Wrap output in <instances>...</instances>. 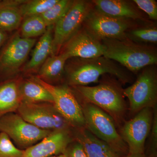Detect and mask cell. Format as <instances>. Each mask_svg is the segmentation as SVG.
I'll return each instance as SVG.
<instances>
[{
	"label": "cell",
	"mask_w": 157,
	"mask_h": 157,
	"mask_svg": "<svg viewBox=\"0 0 157 157\" xmlns=\"http://www.w3.org/2000/svg\"><path fill=\"white\" fill-rule=\"evenodd\" d=\"M131 72L104 56L90 59H68L65 66V75L68 84L73 86H84L97 82L101 76L110 74L121 82L132 81Z\"/></svg>",
	"instance_id": "obj_1"
},
{
	"label": "cell",
	"mask_w": 157,
	"mask_h": 157,
	"mask_svg": "<svg viewBox=\"0 0 157 157\" xmlns=\"http://www.w3.org/2000/svg\"><path fill=\"white\" fill-rule=\"evenodd\" d=\"M101 41L104 47L103 56L117 62L131 73L157 65V50L152 46L133 42L128 38Z\"/></svg>",
	"instance_id": "obj_2"
},
{
	"label": "cell",
	"mask_w": 157,
	"mask_h": 157,
	"mask_svg": "<svg viewBox=\"0 0 157 157\" xmlns=\"http://www.w3.org/2000/svg\"><path fill=\"white\" fill-rule=\"evenodd\" d=\"M85 102L95 105L108 113L115 123L122 122L126 104L123 90L112 82H104L96 86H73Z\"/></svg>",
	"instance_id": "obj_3"
},
{
	"label": "cell",
	"mask_w": 157,
	"mask_h": 157,
	"mask_svg": "<svg viewBox=\"0 0 157 157\" xmlns=\"http://www.w3.org/2000/svg\"><path fill=\"white\" fill-rule=\"evenodd\" d=\"M82 108L85 127L107 144L118 154L122 157L126 156L128 154V146L117 132L113 118L101 108L88 102L84 101Z\"/></svg>",
	"instance_id": "obj_4"
},
{
	"label": "cell",
	"mask_w": 157,
	"mask_h": 157,
	"mask_svg": "<svg viewBox=\"0 0 157 157\" xmlns=\"http://www.w3.org/2000/svg\"><path fill=\"white\" fill-rule=\"evenodd\" d=\"M94 7L92 1H73L68 11L54 25L52 55L59 53L64 45L82 27Z\"/></svg>",
	"instance_id": "obj_5"
},
{
	"label": "cell",
	"mask_w": 157,
	"mask_h": 157,
	"mask_svg": "<svg viewBox=\"0 0 157 157\" xmlns=\"http://www.w3.org/2000/svg\"><path fill=\"white\" fill-rule=\"evenodd\" d=\"M156 65L143 68L135 82L123 90L129 102L131 112L136 114L145 108H154L157 103V71Z\"/></svg>",
	"instance_id": "obj_6"
},
{
	"label": "cell",
	"mask_w": 157,
	"mask_h": 157,
	"mask_svg": "<svg viewBox=\"0 0 157 157\" xmlns=\"http://www.w3.org/2000/svg\"><path fill=\"white\" fill-rule=\"evenodd\" d=\"M36 39H26L19 32L7 39L0 48V79L11 77L19 72L25 64Z\"/></svg>",
	"instance_id": "obj_7"
},
{
	"label": "cell",
	"mask_w": 157,
	"mask_h": 157,
	"mask_svg": "<svg viewBox=\"0 0 157 157\" xmlns=\"http://www.w3.org/2000/svg\"><path fill=\"white\" fill-rule=\"evenodd\" d=\"M137 21L115 18L105 15L93 8L83 24V27L99 40L127 39L126 33L136 27Z\"/></svg>",
	"instance_id": "obj_8"
},
{
	"label": "cell",
	"mask_w": 157,
	"mask_h": 157,
	"mask_svg": "<svg viewBox=\"0 0 157 157\" xmlns=\"http://www.w3.org/2000/svg\"><path fill=\"white\" fill-rule=\"evenodd\" d=\"M52 132L35 126L26 121L19 114L13 112L0 117V132L6 134L23 148L27 149L33 146Z\"/></svg>",
	"instance_id": "obj_9"
},
{
	"label": "cell",
	"mask_w": 157,
	"mask_h": 157,
	"mask_svg": "<svg viewBox=\"0 0 157 157\" xmlns=\"http://www.w3.org/2000/svg\"><path fill=\"white\" fill-rule=\"evenodd\" d=\"M33 78L51 94L53 99L54 107L70 125L76 128L85 127L81 105L67 85L55 86L36 76Z\"/></svg>",
	"instance_id": "obj_10"
},
{
	"label": "cell",
	"mask_w": 157,
	"mask_h": 157,
	"mask_svg": "<svg viewBox=\"0 0 157 157\" xmlns=\"http://www.w3.org/2000/svg\"><path fill=\"white\" fill-rule=\"evenodd\" d=\"M17 109L18 114L26 121L43 130H68L70 125L54 105L21 101Z\"/></svg>",
	"instance_id": "obj_11"
},
{
	"label": "cell",
	"mask_w": 157,
	"mask_h": 157,
	"mask_svg": "<svg viewBox=\"0 0 157 157\" xmlns=\"http://www.w3.org/2000/svg\"><path fill=\"white\" fill-rule=\"evenodd\" d=\"M153 109L147 107L141 109L122 127L120 134L128 146V154L145 153V141L152 124Z\"/></svg>",
	"instance_id": "obj_12"
},
{
	"label": "cell",
	"mask_w": 157,
	"mask_h": 157,
	"mask_svg": "<svg viewBox=\"0 0 157 157\" xmlns=\"http://www.w3.org/2000/svg\"><path fill=\"white\" fill-rule=\"evenodd\" d=\"M104 52L102 41L91 35L83 26L66 43L60 52L64 54L68 59L93 58L103 56Z\"/></svg>",
	"instance_id": "obj_13"
},
{
	"label": "cell",
	"mask_w": 157,
	"mask_h": 157,
	"mask_svg": "<svg viewBox=\"0 0 157 157\" xmlns=\"http://www.w3.org/2000/svg\"><path fill=\"white\" fill-rule=\"evenodd\" d=\"M72 139L68 130L54 131L24 151L21 157H51L64 154Z\"/></svg>",
	"instance_id": "obj_14"
},
{
	"label": "cell",
	"mask_w": 157,
	"mask_h": 157,
	"mask_svg": "<svg viewBox=\"0 0 157 157\" xmlns=\"http://www.w3.org/2000/svg\"><path fill=\"white\" fill-rule=\"evenodd\" d=\"M94 9L110 17L135 21H146L141 10L133 1L125 0H93Z\"/></svg>",
	"instance_id": "obj_15"
},
{
	"label": "cell",
	"mask_w": 157,
	"mask_h": 157,
	"mask_svg": "<svg viewBox=\"0 0 157 157\" xmlns=\"http://www.w3.org/2000/svg\"><path fill=\"white\" fill-rule=\"evenodd\" d=\"M76 128V141L81 144L87 157H122L86 127Z\"/></svg>",
	"instance_id": "obj_16"
},
{
	"label": "cell",
	"mask_w": 157,
	"mask_h": 157,
	"mask_svg": "<svg viewBox=\"0 0 157 157\" xmlns=\"http://www.w3.org/2000/svg\"><path fill=\"white\" fill-rule=\"evenodd\" d=\"M54 27V26L48 27L45 33L37 42L30 59L22 68L24 73L27 74L38 73L46 59L52 55Z\"/></svg>",
	"instance_id": "obj_17"
},
{
	"label": "cell",
	"mask_w": 157,
	"mask_h": 157,
	"mask_svg": "<svg viewBox=\"0 0 157 157\" xmlns=\"http://www.w3.org/2000/svg\"><path fill=\"white\" fill-rule=\"evenodd\" d=\"M23 0L0 1V29L7 33L17 29L23 18L21 11Z\"/></svg>",
	"instance_id": "obj_18"
},
{
	"label": "cell",
	"mask_w": 157,
	"mask_h": 157,
	"mask_svg": "<svg viewBox=\"0 0 157 157\" xmlns=\"http://www.w3.org/2000/svg\"><path fill=\"white\" fill-rule=\"evenodd\" d=\"M20 82L4 80L0 83V117L17 109L21 103Z\"/></svg>",
	"instance_id": "obj_19"
},
{
	"label": "cell",
	"mask_w": 157,
	"mask_h": 157,
	"mask_svg": "<svg viewBox=\"0 0 157 157\" xmlns=\"http://www.w3.org/2000/svg\"><path fill=\"white\" fill-rule=\"evenodd\" d=\"M68 59L62 52L50 56L39 69L36 77L46 82L59 80L65 75V66Z\"/></svg>",
	"instance_id": "obj_20"
},
{
	"label": "cell",
	"mask_w": 157,
	"mask_h": 157,
	"mask_svg": "<svg viewBox=\"0 0 157 157\" xmlns=\"http://www.w3.org/2000/svg\"><path fill=\"white\" fill-rule=\"evenodd\" d=\"M19 89L21 100L23 102L53 104L51 94L33 78V80L20 82Z\"/></svg>",
	"instance_id": "obj_21"
},
{
	"label": "cell",
	"mask_w": 157,
	"mask_h": 157,
	"mask_svg": "<svg viewBox=\"0 0 157 157\" xmlns=\"http://www.w3.org/2000/svg\"><path fill=\"white\" fill-rule=\"evenodd\" d=\"M19 33L23 38L35 39L43 35L47 26L41 15H34L24 18Z\"/></svg>",
	"instance_id": "obj_22"
},
{
	"label": "cell",
	"mask_w": 157,
	"mask_h": 157,
	"mask_svg": "<svg viewBox=\"0 0 157 157\" xmlns=\"http://www.w3.org/2000/svg\"><path fill=\"white\" fill-rule=\"evenodd\" d=\"M127 38L133 42L145 44L157 42V29L156 26L142 27L137 26L130 29L126 33Z\"/></svg>",
	"instance_id": "obj_23"
},
{
	"label": "cell",
	"mask_w": 157,
	"mask_h": 157,
	"mask_svg": "<svg viewBox=\"0 0 157 157\" xmlns=\"http://www.w3.org/2000/svg\"><path fill=\"white\" fill-rule=\"evenodd\" d=\"M59 0H29L23 1L20 8L23 18L34 15H41Z\"/></svg>",
	"instance_id": "obj_24"
},
{
	"label": "cell",
	"mask_w": 157,
	"mask_h": 157,
	"mask_svg": "<svg viewBox=\"0 0 157 157\" xmlns=\"http://www.w3.org/2000/svg\"><path fill=\"white\" fill-rule=\"evenodd\" d=\"M72 2L73 1L70 0H59L56 4L41 14L47 27L55 25L68 11Z\"/></svg>",
	"instance_id": "obj_25"
},
{
	"label": "cell",
	"mask_w": 157,
	"mask_h": 157,
	"mask_svg": "<svg viewBox=\"0 0 157 157\" xmlns=\"http://www.w3.org/2000/svg\"><path fill=\"white\" fill-rule=\"evenodd\" d=\"M24 151L14 146L6 134L0 132V157H21Z\"/></svg>",
	"instance_id": "obj_26"
},
{
	"label": "cell",
	"mask_w": 157,
	"mask_h": 157,
	"mask_svg": "<svg viewBox=\"0 0 157 157\" xmlns=\"http://www.w3.org/2000/svg\"><path fill=\"white\" fill-rule=\"evenodd\" d=\"M149 143L147 149V155L151 157H157V107L153 109V118L151 130Z\"/></svg>",
	"instance_id": "obj_27"
},
{
	"label": "cell",
	"mask_w": 157,
	"mask_h": 157,
	"mask_svg": "<svg viewBox=\"0 0 157 157\" xmlns=\"http://www.w3.org/2000/svg\"><path fill=\"white\" fill-rule=\"evenodd\" d=\"M137 7L152 20H157V2L155 0H134Z\"/></svg>",
	"instance_id": "obj_28"
},
{
	"label": "cell",
	"mask_w": 157,
	"mask_h": 157,
	"mask_svg": "<svg viewBox=\"0 0 157 157\" xmlns=\"http://www.w3.org/2000/svg\"><path fill=\"white\" fill-rule=\"evenodd\" d=\"M66 153L68 157H87L81 144L76 141L68 147Z\"/></svg>",
	"instance_id": "obj_29"
},
{
	"label": "cell",
	"mask_w": 157,
	"mask_h": 157,
	"mask_svg": "<svg viewBox=\"0 0 157 157\" xmlns=\"http://www.w3.org/2000/svg\"><path fill=\"white\" fill-rule=\"evenodd\" d=\"M8 39V34L6 32L0 29V48L5 44L6 40Z\"/></svg>",
	"instance_id": "obj_30"
},
{
	"label": "cell",
	"mask_w": 157,
	"mask_h": 157,
	"mask_svg": "<svg viewBox=\"0 0 157 157\" xmlns=\"http://www.w3.org/2000/svg\"><path fill=\"white\" fill-rule=\"evenodd\" d=\"M124 157H151L147 155L145 153L140 154H128Z\"/></svg>",
	"instance_id": "obj_31"
},
{
	"label": "cell",
	"mask_w": 157,
	"mask_h": 157,
	"mask_svg": "<svg viewBox=\"0 0 157 157\" xmlns=\"http://www.w3.org/2000/svg\"><path fill=\"white\" fill-rule=\"evenodd\" d=\"M51 157H68L66 153L63 154H60L58 155L53 156Z\"/></svg>",
	"instance_id": "obj_32"
}]
</instances>
